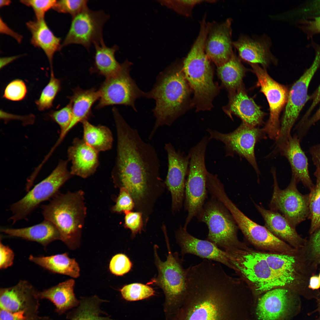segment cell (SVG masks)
Wrapping results in <instances>:
<instances>
[{
  "mask_svg": "<svg viewBox=\"0 0 320 320\" xmlns=\"http://www.w3.org/2000/svg\"><path fill=\"white\" fill-rule=\"evenodd\" d=\"M115 122L117 144L112 172L113 183L117 187L128 191L136 211L150 212L154 209L166 187L160 176L157 152L123 118L118 117Z\"/></svg>",
  "mask_w": 320,
  "mask_h": 320,
  "instance_id": "6da1fadb",
  "label": "cell"
},
{
  "mask_svg": "<svg viewBox=\"0 0 320 320\" xmlns=\"http://www.w3.org/2000/svg\"><path fill=\"white\" fill-rule=\"evenodd\" d=\"M178 62H173L161 72L152 89L145 93V97L153 99L156 103L153 110L155 122L149 139L160 127L171 126L183 113L187 104L189 84L183 71L182 64Z\"/></svg>",
  "mask_w": 320,
  "mask_h": 320,
  "instance_id": "7a4b0ae2",
  "label": "cell"
},
{
  "mask_svg": "<svg viewBox=\"0 0 320 320\" xmlns=\"http://www.w3.org/2000/svg\"><path fill=\"white\" fill-rule=\"evenodd\" d=\"M84 194L81 190L64 194L58 193L48 204L41 207L44 220L56 227L60 240L71 249L79 244L86 213Z\"/></svg>",
  "mask_w": 320,
  "mask_h": 320,
  "instance_id": "3957f363",
  "label": "cell"
},
{
  "mask_svg": "<svg viewBox=\"0 0 320 320\" xmlns=\"http://www.w3.org/2000/svg\"><path fill=\"white\" fill-rule=\"evenodd\" d=\"M205 39L197 37L182 63L185 79L194 92L193 102L197 110H209L218 92L213 81L212 69L205 51Z\"/></svg>",
  "mask_w": 320,
  "mask_h": 320,
  "instance_id": "277c9868",
  "label": "cell"
},
{
  "mask_svg": "<svg viewBox=\"0 0 320 320\" xmlns=\"http://www.w3.org/2000/svg\"><path fill=\"white\" fill-rule=\"evenodd\" d=\"M231 265L239 277L249 287L253 296L260 297L280 283L260 251L249 247L226 251Z\"/></svg>",
  "mask_w": 320,
  "mask_h": 320,
  "instance_id": "5b68a950",
  "label": "cell"
},
{
  "mask_svg": "<svg viewBox=\"0 0 320 320\" xmlns=\"http://www.w3.org/2000/svg\"><path fill=\"white\" fill-rule=\"evenodd\" d=\"M274 273L281 288L296 293L314 291L308 288L310 277L317 268L307 259L301 248L292 253L260 251Z\"/></svg>",
  "mask_w": 320,
  "mask_h": 320,
  "instance_id": "8992f818",
  "label": "cell"
},
{
  "mask_svg": "<svg viewBox=\"0 0 320 320\" xmlns=\"http://www.w3.org/2000/svg\"><path fill=\"white\" fill-rule=\"evenodd\" d=\"M208 229L207 240L225 251L243 249L248 246L238 237V226L233 216L220 201L212 197L205 202L196 217Z\"/></svg>",
  "mask_w": 320,
  "mask_h": 320,
  "instance_id": "52a82bcc",
  "label": "cell"
},
{
  "mask_svg": "<svg viewBox=\"0 0 320 320\" xmlns=\"http://www.w3.org/2000/svg\"><path fill=\"white\" fill-rule=\"evenodd\" d=\"M209 138H202L190 150V160L187 178L186 179L184 200V208L187 215L183 227L187 229L194 217L202 209L207 197V174L205 157Z\"/></svg>",
  "mask_w": 320,
  "mask_h": 320,
  "instance_id": "ba28073f",
  "label": "cell"
},
{
  "mask_svg": "<svg viewBox=\"0 0 320 320\" xmlns=\"http://www.w3.org/2000/svg\"><path fill=\"white\" fill-rule=\"evenodd\" d=\"M163 233L168 250L167 259L164 261L160 259L157 252L158 247L155 245L154 262L158 274L147 284L156 285L163 290L165 296L166 304L168 306L173 301L186 294L189 268H184L183 259L180 258L177 252H172L167 231H165Z\"/></svg>",
  "mask_w": 320,
  "mask_h": 320,
  "instance_id": "9c48e42d",
  "label": "cell"
},
{
  "mask_svg": "<svg viewBox=\"0 0 320 320\" xmlns=\"http://www.w3.org/2000/svg\"><path fill=\"white\" fill-rule=\"evenodd\" d=\"M68 161L61 160L50 174L36 185L19 200L11 204L12 215L9 218L12 224L26 219L42 202L52 199L72 175L67 168Z\"/></svg>",
  "mask_w": 320,
  "mask_h": 320,
  "instance_id": "30bf717a",
  "label": "cell"
},
{
  "mask_svg": "<svg viewBox=\"0 0 320 320\" xmlns=\"http://www.w3.org/2000/svg\"><path fill=\"white\" fill-rule=\"evenodd\" d=\"M218 199L230 211L246 239L260 251L273 253H292L295 249L273 234L266 227L260 225L244 214L230 199L226 193Z\"/></svg>",
  "mask_w": 320,
  "mask_h": 320,
  "instance_id": "8fae6325",
  "label": "cell"
},
{
  "mask_svg": "<svg viewBox=\"0 0 320 320\" xmlns=\"http://www.w3.org/2000/svg\"><path fill=\"white\" fill-rule=\"evenodd\" d=\"M132 65L127 60L121 63L119 71L115 75L106 78L98 90L99 101L97 109L115 105L130 106L137 111L136 100L145 97V92L138 87L130 75V67Z\"/></svg>",
  "mask_w": 320,
  "mask_h": 320,
  "instance_id": "7c38bea8",
  "label": "cell"
},
{
  "mask_svg": "<svg viewBox=\"0 0 320 320\" xmlns=\"http://www.w3.org/2000/svg\"><path fill=\"white\" fill-rule=\"evenodd\" d=\"M271 172L274 186L269 204L270 209L280 213L291 226L296 228L309 216V194L300 193L297 188V183L292 178L288 186L281 189L278 186L275 168L272 169Z\"/></svg>",
  "mask_w": 320,
  "mask_h": 320,
  "instance_id": "4fadbf2b",
  "label": "cell"
},
{
  "mask_svg": "<svg viewBox=\"0 0 320 320\" xmlns=\"http://www.w3.org/2000/svg\"><path fill=\"white\" fill-rule=\"evenodd\" d=\"M315 57L310 66L293 84L288 93L285 111L277 137L280 142L288 140L292 129L300 113L310 97L308 87L311 79L320 65V45L315 47Z\"/></svg>",
  "mask_w": 320,
  "mask_h": 320,
  "instance_id": "5bb4252c",
  "label": "cell"
},
{
  "mask_svg": "<svg viewBox=\"0 0 320 320\" xmlns=\"http://www.w3.org/2000/svg\"><path fill=\"white\" fill-rule=\"evenodd\" d=\"M209 140L214 139L223 143L226 156L235 154L244 158L252 165L257 175L260 174L255 153V148L259 140L266 137L263 129L251 127L242 122L235 130L227 134L208 129Z\"/></svg>",
  "mask_w": 320,
  "mask_h": 320,
  "instance_id": "9a60e30c",
  "label": "cell"
},
{
  "mask_svg": "<svg viewBox=\"0 0 320 320\" xmlns=\"http://www.w3.org/2000/svg\"><path fill=\"white\" fill-rule=\"evenodd\" d=\"M109 17L102 10L93 11L87 7L72 17L61 49L70 44H76L89 50L92 44H101L104 42L103 28Z\"/></svg>",
  "mask_w": 320,
  "mask_h": 320,
  "instance_id": "2e32d148",
  "label": "cell"
},
{
  "mask_svg": "<svg viewBox=\"0 0 320 320\" xmlns=\"http://www.w3.org/2000/svg\"><path fill=\"white\" fill-rule=\"evenodd\" d=\"M251 65L257 78V85L266 97L270 107L269 117L263 129L270 139L276 140L280 131V114L287 102L288 90L284 86L273 80L258 64Z\"/></svg>",
  "mask_w": 320,
  "mask_h": 320,
  "instance_id": "e0dca14e",
  "label": "cell"
},
{
  "mask_svg": "<svg viewBox=\"0 0 320 320\" xmlns=\"http://www.w3.org/2000/svg\"><path fill=\"white\" fill-rule=\"evenodd\" d=\"M168 160V171L165 183L171 196V210L175 214L182 209L185 198V178L188 171L190 158L172 144L164 145Z\"/></svg>",
  "mask_w": 320,
  "mask_h": 320,
  "instance_id": "ac0fdd59",
  "label": "cell"
},
{
  "mask_svg": "<svg viewBox=\"0 0 320 320\" xmlns=\"http://www.w3.org/2000/svg\"><path fill=\"white\" fill-rule=\"evenodd\" d=\"M295 293L283 288L273 289L259 297L256 313L258 320H286Z\"/></svg>",
  "mask_w": 320,
  "mask_h": 320,
  "instance_id": "d6986e66",
  "label": "cell"
},
{
  "mask_svg": "<svg viewBox=\"0 0 320 320\" xmlns=\"http://www.w3.org/2000/svg\"><path fill=\"white\" fill-rule=\"evenodd\" d=\"M232 19L221 23H210L205 43V51L209 60L218 67L231 57L233 52L232 40Z\"/></svg>",
  "mask_w": 320,
  "mask_h": 320,
  "instance_id": "ffe728a7",
  "label": "cell"
},
{
  "mask_svg": "<svg viewBox=\"0 0 320 320\" xmlns=\"http://www.w3.org/2000/svg\"><path fill=\"white\" fill-rule=\"evenodd\" d=\"M175 237L182 257L186 254H192L204 259L222 263L230 268L227 253L212 242L194 236L181 225L176 231Z\"/></svg>",
  "mask_w": 320,
  "mask_h": 320,
  "instance_id": "44dd1931",
  "label": "cell"
},
{
  "mask_svg": "<svg viewBox=\"0 0 320 320\" xmlns=\"http://www.w3.org/2000/svg\"><path fill=\"white\" fill-rule=\"evenodd\" d=\"M300 138L296 134L290 135L285 143L276 148L280 154L288 160L291 169L292 176L298 183L301 182L310 190L313 186L310 176L307 158L301 147Z\"/></svg>",
  "mask_w": 320,
  "mask_h": 320,
  "instance_id": "7402d4cb",
  "label": "cell"
},
{
  "mask_svg": "<svg viewBox=\"0 0 320 320\" xmlns=\"http://www.w3.org/2000/svg\"><path fill=\"white\" fill-rule=\"evenodd\" d=\"M233 45L237 50L239 58L250 64H260L266 67L275 61L270 51L271 41L267 36L251 38L242 35L233 42Z\"/></svg>",
  "mask_w": 320,
  "mask_h": 320,
  "instance_id": "603a6c76",
  "label": "cell"
},
{
  "mask_svg": "<svg viewBox=\"0 0 320 320\" xmlns=\"http://www.w3.org/2000/svg\"><path fill=\"white\" fill-rule=\"evenodd\" d=\"M72 175L86 178L94 174L99 165V152L83 139L76 138L67 151Z\"/></svg>",
  "mask_w": 320,
  "mask_h": 320,
  "instance_id": "cb8c5ba5",
  "label": "cell"
},
{
  "mask_svg": "<svg viewBox=\"0 0 320 320\" xmlns=\"http://www.w3.org/2000/svg\"><path fill=\"white\" fill-rule=\"evenodd\" d=\"M223 108L231 118L232 114L235 115L251 127H256L263 122L265 114L241 86L230 92L229 102Z\"/></svg>",
  "mask_w": 320,
  "mask_h": 320,
  "instance_id": "d4e9b609",
  "label": "cell"
},
{
  "mask_svg": "<svg viewBox=\"0 0 320 320\" xmlns=\"http://www.w3.org/2000/svg\"><path fill=\"white\" fill-rule=\"evenodd\" d=\"M254 203L264 220V226L273 234L295 249H299L305 246L307 239L300 235L296 228L291 226L281 214Z\"/></svg>",
  "mask_w": 320,
  "mask_h": 320,
  "instance_id": "484cf974",
  "label": "cell"
},
{
  "mask_svg": "<svg viewBox=\"0 0 320 320\" xmlns=\"http://www.w3.org/2000/svg\"><path fill=\"white\" fill-rule=\"evenodd\" d=\"M26 25L31 34V43L44 51L49 62L51 71L53 70V56L56 52L61 49L60 38L54 35L44 18L29 21Z\"/></svg>",
  "mask_w": 320,
  "mask_h": 320,
  "instance_id": "4316f807",
  "label": "cell"
},
{
  "mask_svg": "<svg viewBox=\"0 0 320 320\" xmlns=\"http://www.w3.org/2000/svg\"><path fill=\"white\" fill-rule=\"evenodd\" d=\"M1 231L11 236L37 242L45 247L53 241L60 240L57 228L51 223L46 220L30 227L19 228H2Z\"/></svg>",
  "mask_w": 320,
  "mask_h": 320,
  "instance_id": "83f0119b",
  "label": "cell"
},
{
  "mask_svg": "<svg viewBox=\"0 0 320 320\" xmlns=\"http://www.w3.org/2000/svg\"><path fill=\"white\" fill-rule=\"evenodd\" d=\"M196 291L202 299L191 311L186 320H220V313L216 301L220 291L207 285L200 287Z\"/></svg>",
  "mask_w": 320,
  "mask_h": 320,
  "instance_id": "f1b7e54d",
  "label": "cell"
},
{
  "mask_svg": "<svg viewBox=\"0 0 320 320\" xmlns=\"http://www.w3.org/2000/svg\"><path fill=\"white\" fill-rule=\"evenodd\" d=\"M73 91V95L68 97L72 108V118L67 134L79 123L90 118L92 116V107L100 97L98 90L94 88L83 90L78 87Z\"/></svg>",
  "mask_w": 320,
  "mask_h": 320,
  "instance_id": "f546056e",
  "label": "cell"
},
{
  "mask_svg": "<svg viewBox=\"0 0 320 320\" xmlns=\"http://www.w3.org/2000/svg\"><path fill=\"white\" fill-rule=\"evenodd\" d=\"M31 261L54 273L68 275L74 278L80 275V268L75 259L70 258L67 253L50 256L35 257L31 255Z\"/></svg>",
  "mask_w": 320,
  "mask_h": 320,
  "instance_id": "4dcf8cb0",
  "label": "cell"
},
{
  "mask_svg": "<svg viewBox=\"0 0 320 320\" xmlns=\"http://www.w3.org/2000/svg\"><path fill=\"white\" fill-rule=\"evenodd\" d=\"M75 281L70 279L59 283L37 295L42 298L52 301L57 309L63 311L77 307L79 300L76 297L74 293Z\"/></svg>",
  "mask_w": 320,
  "mask_h": 320,
  "instance_id": "1f68e13d",
  "label": "cell"
},
{
  "mask_svg": "<svg viewBox=\"0 0 320 320\" xmlns=\"http://www.w3.org/2000/svg\"><path fill=\"white\" fill-rule=\"evenodd\" d=\"M94 46L95 49L94 64L90 69L91 71L97 73L106 78L117 73L121 67V63H119L115 57V53L118 50V47L114 45L112 47H108L104 42Z\"/></svg>",
  "mask_w": 320,
  "mask_h": 320,
  "instance_id": "d6a6232c",
  "label": "cell"
},
{
  "mask_svg": "<svg viewBox=\"0 0 320 320\" xmlns=\"http://www.w3.org/2000/svg\"><path fill=\"white\" fill-rule=\"evenodd\" d=\"M83 128V139L88 145L99 153L111 149L113 138L110 129L105 126L93 125L88 120L81 122Z\"/></svg>",
  "mask_w": 320,
  "mask_h": 320,
  "instance_id": "836d02e7",
  "label": "cell"
},
{
  "mask_svg": "<svg viewBox=\"0 0 320 320\" xmlns=\"http://www.w3.org/2000/svg\"><path fill=\"white\" fill-rule=\"evenodd\" d=\"M217 67L218 76L230 92L241 87L246 69L235 54L233 53L227 61Z\"/></svg>",
  "mask_w": 320,
  "mask_h": 320,
  "instance_id": "e575fe53",
  "label": "cell"
},
{
  "mask_svg": "<svg viewBox=\"0 0 320 320\" xmlns=\"http://www.w3.org/2000/svg\"><path fill=\"white\" fill-rule=\"evenodd\" d=\"M105 301L96 296L83 297L71 313L69 320H112L100 308Z\"/></svg>",
  "mask_w": 320,
  "mask_h": 320,
  "instance_id": "d590c367",
  "label": "cell"
},
{
  "mask_svg": "<svg viewBox=\"0 0 320 320\" xmlns=\"http://www.w3.org/2000/svg\"><path fill=\"white\" fill-rule=\"evenodd\" d=\"M32 286L27 281L20 280L15 286L2 289L1 291V309L11 312L20 311L23 300L30 292Z\"/></svg>",
  "mask_w": 320,
  "mask_h": 320,
  "instance_id": "8d00e7d4",
  "label": "cell"
},
{
  "mask_svg": "<svg viewBox=\"0 0 320 320\" xmlns=\"http://www.w3.org/2000/svg\"><path fill=\"white\" fill-rule=\"evenodd\" d=\"M314 175L316 178V183L309 193L310 234L320 227V168H316Z\"/></svg>",
  "mask_w": 320,
  "mask_h": 320,
  "instance_id": "74e56055",
  "label": "cell"
},
{
  "mask_svg": "<svg viewBox=\"0 0 320 320\" xmlns=\"http://www.w3.org/2000/svg\"><path fill=\"white\" fill-rule=\"evenodd\" d=\"M60 89V81L55 77L53 71H51L49 82L42 90L39 98L36 102L38 109L42 111L51 108Z\"/></svg>",
  "mask_w": 320,
  "mask_h": 320,
  "instance_id": "f35d334b",
  "label": "cell"
},
{
  "mask_svg": "<svg viewBox=\"0 0 320 320\" xmlns=\"http://www.w3.org/2000/svg\"><path fill=\"white\" fill-rule=\"evenodd\" d=\"M123 297L127 300L135 301L148 298L154 294L153 289L140 283H133L125 285L121 289Z\"/></svg>",
  "mask_w": 320,
  "mask_h": 320,
  "instance_id": "ab89813d",
  "label": "cell"
},
{
  "mask_svg": "<svg viewBox=\"0 0 320 320\" xmlns=\"http://www.w3.org/2000/svg\"><path fill=\"white\" fill-rule=\"evenodd\" d=\"M310 235L302 249L308 260L318 268L320 264V227Z\"/></svg>",
  "mask_w": 320,
  "mask_h": 320,
  "instance_id": "60d3db41",
  "label": "cell"
},
{
  "mask_svg": "<svg viewBox=\"0 0 320 320\" xmlns=\"http://www.w3.org/2000/svg\"><path fill=\"white\" fill-rule=\"evenodd\" d=\"M51 118L59 126L60 133L57 145L59 144L66 135V131L71 121L72 111L69 103L61 109L52 112L49 114Z\"/></svg>",
  "mask_w": 320,
  "mask_h": 320,
  "instance_id": "b9f144b4",
  "label": "cell"
},
{
  "mask_svg": "<svg viewBox=\"0 0 320 320\" xmlns=\"http://www.w3.org/2000/svg\"><path fill=\"white\" fill-rule=\"evenodd\" d=\"M162 5L172 9L177 13L186 17L192 14L193 8L196 5L204 2L214 3L215 0H159Z\"/></svg>",
  "mask_w": 320,
  "mask_h": 320,
  "instance_id": "7bdbcfd3",
  "label": "cell"
},
{
  "mask_svg": "<svg viewBox=\"0 0 320 320\" xmlns=\"http://www.w3.org/2000/svg\"><path fill=\"white\" fill-rule=\"evenodd\" d=\"M292 12V15L297 18V21L320 16V0L307 1Z\"/></svg>",
  "mask_w": 320,
  "mask_h": 320,
  "instance_id": "ee69618b",
  "label": "cell"
},
{
  "mask_svg": "<svg viewBox=\"0 0 320 320\" xmlns=\"http://www.w3.org/2000/svg\"><path fill=\"white\" fill-rule=\"evenodd\" d=\"M87 0H56L53 8L59 13H68L72 17L87 7Z\"/></svg>",
  "mask_w": 320,
  "mask_h": 320,
  "instance_id": "f6af8a7d",
  "label": "cell"
},
{
  "mask_svg": "<svg viewBox=\"0 0 320 320\" xmlns=\"http://www.w3.org/2000/svg\"><path fill=\"white\" fill-rule=\"evenodd\" d=\"M124 226L131 231V237L135 238L138 233L144 231L143 215L140 212L127 211L124 212Z\"/></svg>",
  "mask_w": 320,
  "mask_h": 320,
  "instance_id": "bcb514c9",
  "label": "cell"
},
{
  "mask_svg": "<svg viewBox=\"0 0 320 320\" xmlns=\"http://www.w3.org/2000/svg\"><path fill=\"white\" fill-rule=\"evenodd\" d=\"M27 92V87L23 81L15 79L7 85L4 90L3 97L12 101H20L24 99Z\"/></svg>",
  "mask_w": 320,
  "mask_h": 320,
  "instance_id": "7dc6e473",
  "label": "cell"
},
{
  "mask_svg": "<svg viewBox=\"0 0 320 320\" xmlns=\"http://www.w3.org/2000/svg\"><path fill=\"white\" fill-rule=\"evenodd\" d=\"M132 263L129 258L125 255L118 254L111 259L109 269L112 273L116 276H121L128 273L132 267Z\"/></svg>",
  "mask_w": 320,
  "mask_h": 320,
  "instance_id": "c3c4849f",
  "label": "cell"
},
{
  "mask_svg": "<svg viewBox=\"0 0 320 320\" xmlns=\"http://www.w3.org/2000/svg\"><path fill=\"white\" fill-rule=\"evenodd\" d=\"M134 208L135 203L129 193L124 188H120L116 204L112 208V211L115 212L121 213L127 211H132Z\"/></svg>",
  "mask_w": 320,
  "mask_h": 320,
  "instance_id": "681fc988",
  "label": "cell"
},
{
  "mask_svg": "<svg viewBox=\"0 0 320 320\" xmlns=\"http://www.w3.org/2000/svg\"><path fill=\"white\" fill-rule=\"evenodd\" d=\"M56 1L22 0L20 1L23 4L32 7L35 13L36 19H40L44 18L46 12L53 8Z\"/></svg>",
  "mask_w": 320,
  "mask_h": 320,
  "instance_id": "f907efd6",
  "label": "cell"
},
{
  "mask_svg": "<svg viewBox=\"0 0 320 320\" xmlns=\"http://www.w3.org/2000/svg\"><path fill=\"white\" fill-rule=\"evenodd\" d=\"M298 28L306 35L308 39L320 34V16L297 22Z\"/></svg>",
  "mask_w": 320,
  "mask_h": 320,
  "instance_id": "816d5d0a",
  "label": "cell"
},
{
  "mask_svg": "<svg viewBox=\"0 0 320 320\" xmlns=\"http://www.w3.org/2000/svg\"><path fill=\"white\" fill-rule=\"evenodd\" d=\"M14 253L8 246L4 245L0 241V268L5 269L12 265L14 258Z\"/></svg>",
  "mask_w": 320,
  "mask_h": 320,
  "instance_id": "f5cc1de1",
  "label": "cell"
},
{
  "mask_svg": "<svg viewBox=\"0 0 320 320\" xmlns=\"http://www.w3.org/2000/svg\"><path fill=\"white\" fill-rule=\"evenodd\" d=\"M24 311L11 312L1 309L0 320H24Z\"/></svg>",
  "mask_w": 320,
  "mask_h": 320,
  "instance_id": "db71d44e",
  "label": "cell"
},
{
  "mask_svg": "<svg viewBox=\"0 0 320 320\" xmlns=\"http://www.w3.org/2000/svg\"><path fill=\"white\" fill-rule=\"evenodd\" d=\"M0 32L1 33L5 34L12 36L19 43L21 42L22 40V36L15 32L8 27L1 17L0 19Z\"/></svg>",
  "mask_w": 320,
  "mask_h": 320,
  "instance_id": "11a10c76",
  "label": "cell"
},
{
  "mask_svg": "<svg viewBox=\"0 0 320 320\" xmlns=\"http://www.w3.org/2000/svg\"><path fill=\"white\" fill-rule=\"evenodd\" d=\"M309 152L316 168H320V143L311 147Z\"/></svg>",
  "mask_w": 320,
  "mask_h": 320,
  "instance_id": "9f6ffc18",
  "label": "cell"
},
{
  "mask_svg": "<svg viewBox=\"0 0 320 320\" xmlns=\"http://www.w3.org/2000/svg\"><path fill=\"white\" fill-rule=\"evenodd\" d=\"M320 120V106L315 113L305 122L302 127L303 133L305 132L315 123Z\"/></svg>",
  "mask_w": 320,
  "mask_h": 320,
  "instance_id": "6f0895ef",
  "label": "cell"
},
{
  "mask_svg": "<svg viewBox=\"0 0 320 320\" xmlns=\"http://www.w3.org/2000/svg\"><path fill=\"white\" fill-rule=\"evenodd\" d=\"M312 98V102L305 114V116L307 117L309 116L314 108L320 102V85L314 93Z\"/></svg>",
  "mask_w": 320,
  "mask_h": 320,
  "instance_id": "680465c9",
  "label": "cell"
},
{
  "mask_svg": "<svg viewBox=\"0 0 320 320\" xmlns=\"http://www.w3.org/2000/svg\"><path fill=\"white\" fill-rule=\"evenodd\" d=\"M308 288L313 291L317 290L320 288V280L318 276L314 275L310 277Z\"/></svg>",
  "mask_w": 320,
  "mask_h": 320,
  "instance_id": "91938a15",
  "label": "cell"
},
{
  "mask_svg": "<svg viewBox=\"0 0 320 320\" xmlns=\"http://www.w3.org/2000/svg\"><path fill=\"white\" fill-rule=\"evenodd\" d=\"M21 56L20 55H18L10 57H1L0 58L1 68L19 58Z\"/></svg>",
  "mask_w": 320,
  "mask_h": 320,
  "instance_id": "94428289",
  "label": "cell"
},
{
  "mask_svg": "<svg viewBox=\"0 0 320 320\" xmlns=\"http://www.w3.org/2000/svg\"><path fill=\"white\" fill-rule=\"evenodd\" d=\"M11 3V1L9 0H0V7H3L4 6L9 5Z\"/></svg>",
  "mask_w": 320,
  "mask_h": 320,
  "instance_id": "6125c7cd",
  "label": "cell"
},
{
  "mask_svg": "<svg viewBox=\"0 0 320 320\" xmlns=\"http://www.w3.org/2000/svg\"><path fill=\"white\" fill-rule=\"evenodd\" d=\"M319 311H320V300H319Z\"/></svg>",
  "mask_w": 320,
  "mask_h": 320,
  "instance_id": "be15d7a7",
  "label": "cell"
},
{
  "mask_svg": "<svg viewBox=\"0 0 320 320\" xmlns=\"http://www.w3.org/2000/svg\"><path fill=\"white\" fill-rule=\"evenodd\" d=\"M318 276H319V279L320 280V271L319 272V275Z\"/></svg>",
  "mask_w": 320,
  "mask_h": 320,
  "instance_id": "e7e4bbea",
  "label": "cell"
},
{
  "mask_svg": "<svg viewBox=\"0 0 320 320\" xmlns=\"http://www.w3.org/2000/svg\"><path fill=\"white\" fill-rule=\"evenodd\" d=\"M202 265V264H201V265ZM198 265H197V266H198ZM195 266H194V267H195Z\"/></svg>",
  "mask_w": 320,
  "mask_h": 320,
  "instance_id": "03108f58",
  "label": "cell"
}]
</instances>
